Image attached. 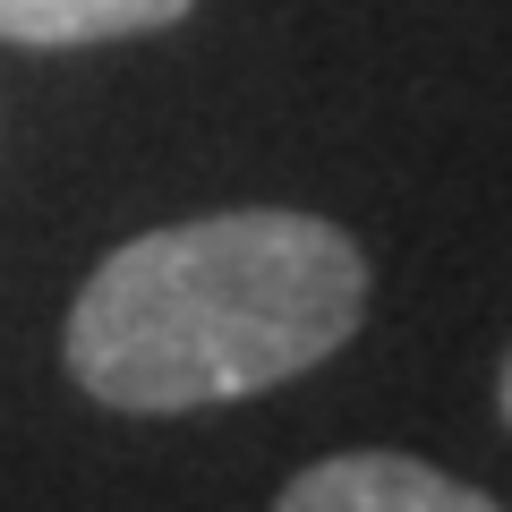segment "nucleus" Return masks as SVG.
Listing matches in <instances>:
<instances>
[{
  "label": "nucleus",
  "mask_w": 512,
  "mask_h": 512,
  "mask_svg": "<svg viewBox=\"0 0 512 512\" xmlns=\"http://www.w3.org/2000/svg\"><path fill=\"white\" fill-rule=\"evenodd\" d=\"M367 316V256L299 205L163 222L111 248L69 308V376L103 410H214L325 367Z\"/></svg>",
  "instance_id": "f257e3e1"
},
{
  "label": "nucleus",
  "mask_w": 512,
  "mask_h": 512,
  "mask_svg": "<svg viewBox=\"0 0 512 512\" xmlns=\"http://www.w3.org/2000/svg\"><path fill=\"white\" fill-rule=\"evenodd\" d=\"M274 512H504V504L410 453H333L316 470H299Z\"/></svg>",
  "instance_id": "f03ea898"
},
{
  "label": "nucleus",
  "mask_w": 512,
  "mask_h": 512,
  "mask_svg": "<svg viewBox=\"0 0 512 512\" xmlns=\"http://www.w3.org/2000/svg\"><path fill=\"white\" fill-rule=\"evenodd\" d=\"M197 0H0V43L26 52H77V43H120V35H163Z\"/></svg>",
  "instance_id": "7ed1b4c3"
},
{
  "label": "nucleus",
  "mask_w": 512,
  "mask_h": 512,
  "mask_svg": "<svg viewBox=\"0 0 512 512\" xmlns=\"http://www.w3.org/2000/svg\"><path fill=\"white\" fill-rule=\"evenodd\" d=\"M495 402H504V427H512V359H504V384H495Z\"/></svg>",
  "instance_id": "20e7f679"
}]
</instances>
